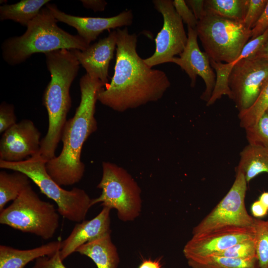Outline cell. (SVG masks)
<instances>
[{"mask_svg":"<svg viewBox=\"0 0 268 268\" xmlns=\"http://www.w3.org/2000/svg\"><path fill=\"white\" fill-rule=\"evenodd\" d=\"M116 63L110 83L98 94V101L122 112L160 99L170 86L165 72L149 67L137 54L136 34L118 28Z\"/></svg>","mask_w":268,"mask_h":268,"instance_id":"cell-1","label":"cell"},{"mask_svg":"<svg viewBox=\"0 0 268 268\" xmlns=\"http://www.w3.org/2000/svg\"><path fill=\"white\" fill-rule=\"evenodd\" d=\"M106 85L86 73L80 79V103L74 115L64 126L62 151L46 164L47 173L61 186L76 184L83 177L85 165L81 160L82 148L87 138L97 130L95 105L99 92Z\"/></svg>","mask_w":268,"mask_h":268,"instance_id":"cell-2","label":"cell"},{"mask_svg":"<svg viewBox=\"0 0 268 268\" xmlns=\"http://www.w3.org/2000/svg\"><path fill=\"white\" fill-rule=\"evenodd\" d=\"M51 80L42 98L48 115V129L41 140L40 154L47 161L56 157L55 151L61 140L67 116L71 106V85L78 74L80 64L67 49L44 54Z\"/></svg>","mask_w":268,"mask_h":268,"instance_id":"cell-3","label":"cell"},{"mask_svg":"<svg viewBox=\"0 0 268 268\" xmlns=\"http://www.w3.org/2000/svg\"><path fill=\"white\" fill-rule=\"evenodd\" d=\"M58 20L46 6L27 25L21 35L6 39L1 44L2 56L10 66L23 63L37 53L60 49H86L88 44L78 35H72L57 24Z\"/></svg>","mask_w":268,"mask_h":268,"instance_id":"cell-4","label":"cell"},{"mask_svg":"<svg viewBox=\"0 0 268 268\" xmlns=\"http://www.w3.org/2000/svg\"><path fill=\"white\" fill-rule=\"evenodd\" d=\"M47 161L39 152L19 162L0 160V168L26 174L39 187L41 193L56 203L58 212L65 218L77 223L84 220L92 206V199L83 189H63L47 173L46 169Z\"/></svg>","mask_w":268,"mask_h":268,"instance_id":"cell-5","label":"cell"},{"mask_svg":"<svg viewBox=\"0 0 268 268\" xmlns=\"http://www.w3.org/2000/svg\"><path fill=\"white\" fill-rule=\"evenodd\" d=\"M205 53L215 62L235 61L250 40L252 30L243 21L224 18L205 10L196 27Z\"/></svg>","mask_w":268,"mask_h":268,"instance_id":"cell-6","label":"cell"},{"mask_svg":"<svg viewBox=\"0 0 268 268\" xmlns=\"http://www.w3.org/2000/svg\"><path fill=\"white\" fill-rule=\"evenodd\" d=\"M59 215L54 205L41 200L30 185L0 211V223L48 240L59 226Z\"/></svg>","mask_w":268,"mask_h":268,"instance_id":"cell-7","label":"cell"},{"mask_svg":"<svg viewBox=\"0 0 268 268\" xmlns=\"http://www.w3.org/2000/svg\"><path fill=\"white\" fill-rule=\"evenodd\" d=\"M102 176L97 187L101 194L92 200V205H101L117 211L118 218L124 222L133 221L140 214L142 200L141 190L136 182L124 169L109 162H102Z\"/></svg>","mask_w":268,"mask_h":268,"instance_id":"cell-8","label":"cell"},{"mask_svg":"<svg viewBox=\"0 0 268 268\" xmlns=\"http://www.w3.org/2000/svg\"><path fill=\"white\" fill-rule=\"evenodd\" d=\"M247 182L236 172L235 181L226 195L192 231L196 235L228 227H253L255 218L247 211L245 199Z\"/></svg>","mask_w":268,"mask_h":268,"instance_id":"cell-9","label":"cell"},{"mask_svg":"<svg viewBox=\"0 0 268 268\" xmlns=\"http://www.w3.org/2000/svg\"><path fill=\"white\" fill-rule=\"evenodd\" d=\"M154 8L162 15L163 25L157 34L155 50L150 57L144 59L150 67L166 63H171L175 56L180 55L185 48L188 42L183 22L171 0H154Z\"/></svg>","mask_w":268,"mask_h":268,"instance_id":"cell-10","label":"cell"},{"mask_svg":"<svg viewBox=\"0 0 268 268\" xmlns=\"http://www.w3.org/2000/svg\"><path fill=\"white\" fill-rule=\"evenodd\" d=\"M254 237L253 227L222 228L193 235L183 252L187 260L197 259L214 255Z\"/></svg>","mask_w":268,"mask_h":268,"instance_id":"cell-11","label":"cell"},{"mask_svg":"<svg viewBox=\"0 0 268 268\" xmlns=\"http://www.w3.org/2000/svg\"><path fill=\"white\" fill-rule=\"evenodd\" d=\"M41 133L30 120L16 123L3 133L0 140V160L15 162L40 152Z\"/></svg>","mask_w":268,"mask_h":268,"instance_id":"cell-12","label":"cell"},{"mask_svg":"<svg viewBox=\"0 0 268 268\" xmlns=\"http://www.w3.org/2000/svg\"><path fill=\"white\" fill-rule=\"evenodd\" d=\"M188 28V42L179 57H174L171 63L178 65L191 79V86L196 85L197 77L200 76L205 83V88L201 98L206 103L210 99L216 83V74L212 67L208 56L202 52L198 45L196 29Z\"/></svg>","mask_w":268,"mask_h":268,"instance_id":"cell-13","label":"cell"},{"mask_svg":"<svg viewBox=\"0 0 268 268\" xmlns=\"http://www.w3.org/2000/svg\"><path fill=\"white\" fill-rule=\"evenodd\" d=\"M46 6L58 21L74 28L77 35L89 45L105 30L131 25L134 18L131 10L109 17H82L67 14L53 3H49Z\"/></svg>","mask_w":268,"mask_h":268,"instance_id":"cell-14","label":"cell"},{"mask_svg":"<svg viewBox=\"0 0 268 268\" xmlns=\"http://www.w3.org/2000/svg\"><path fill=\"white\" fill-rule=\"evenodd\" d=\"M117 47V31L113 30L109 35L90 45L86 49L69 50L75 56L80 65L91 77L108 83V70Z\"/></svg>","mask_w":268,"mask_h":268,"instance_id":"cell-15","label":"cell"},{"mask_svg":"<svg viewBox=\"0 0 268 268\" xmlns=\"http://www.w3.org/2000/svg\"><path fill=\"white\" fill-rule=\"evenodd\" d=\"M110 210L103 207L95 217L75 224L69 236L61 242L60 254L63 261L80 246L111 233Z\"/></svg>","mask_w":268,"mask_h":268,"instance_id":"cell-16","label":"cell"},{"mask_svg":"<svg viewBox=\"0 0 268 268\" xmlns=\"http://www.w3.org/2000/svg\"><path fill=\"white\" fill-rule=\"evenodd\" d=\"M61 242L52 241L27 250H20L10 246L0 245V268H24L30 262L39 257L51 256L60 250Z\"/></svg>","mask_w":268,"mask_h":268,"instance_id":"cell-17","label":"cell"},{"mask_svg":"<svg viewBox=\"0 0 268 268\" xmlns=\"http://www.w3.org/2000/svg\"><path fill=\"white\" fill-rule=\"evenodd\" d=\"M81 255L91 259L97 268H118L120 258L111 233L88 242L76 250Z\"/></svg>","mask_w":268,"mask_h":268,"instance_id":"cell-18","label":"cell"},{"mask_svg":"<svg viewBox=\"0 0 268 268\" xmlns=\"http://www.w3.org/2000/svg\"><path fill=\"white\" fill-rule=\"evenodd\" d=\"M236 172L242 173L248 183L262 173L268 174V149L249 144L241 152Z\"/></svg>","mask_w":268,"mask_h":268,"instance_id":"cell-19","label":"cell"},{"mask_svg":"<svg viewBox=\"0 0 268 268\" xmlns=\"http://www.w3.org/2000/svg\"><path fill=\"white\" fill-rule=\"evenodd\" d=\"M49 0H21L12 4L0 6V20H11L23 26L36 17L43 6L49 3Z\"/></svg>","mask_w":268,"mask_h":268,"instance_id":"cell-20","label":"cell"},{"mask_svg":"<svg viewBox=\"0 0 268 268\" xmlns=\"http://www.w3.org/2000/svg\"><path fill=\"white\" fill-rule=\"evenodd\" d=\"M0 172V211L9 201H14L30 185L31 180L24 173L14 171Z\"/></svg>","mask_w":268,"mask_h":268,"instance_id":"cell-21","label":"cell"},{"mask_svg":"<svg viewBox=\"0 0 268 268\" xmlns=\"http://www.w3.org/2000/svg\"><path fill=\"white\" fill-rule=\"evenodd\" d=\"M248 0H206V11L227 19L243 21Z\"/></svg>","mask_w":268,"mask_h":268,"instance_id":"cell-22","label":"cell"},{"mask_svg":"<svg viewBox=\"0 0 268 268\" xmlns=\"http://www.w3.org/2000/svg\"><path fill=\"white\" fill-rule=\"evenodd\" d=\"M188 264L191 268H258L256 258L243 260L209 256L188 260Z\"/></svg>","mask_w":268,"mask_h":268,"instance_id":"cell-23","label":"cell"},{"mask_svg":"<svg viewBox=\"0 0 268 268\" xmlns=\"http://www.w3.org/2000/svg\"><path fill=\"white\" fill-rule=\"evenodd\" d=\"M268 109V80L253 105L239 112L240 125L245 129L254 125Z\"/></svg>","mask_w":268,"mask_h":268,"instance_id":"cell-24","label":"cell"},{"mask_svg":"<svg viewBox=\"0 0 268 268\" xmlns=\"http://www.w3.org/2000/svg\"><path fill=\"white\" fill-rule=\"evenodd\" d=\"M253 228L258 268H268V219L255 218Z\"/></svg>","mask_w":268,"mask_h":268,"instance_id":"cell-25","label":"cell"},{"mask_svg":"<svg viewBox=\"0 0 268 268\" xmlns=\"http://www.w3.org/2000/svg\"><path fill=\"white\" fill-rule=\"evenodd\" d=\"M249 144L268 149V114L265 113L253 125L245 129Z\"/></svg>","mask_w":268,"mask_h":268,"instance_id":"cell-26","label":"cell"},{"mask_svg":"<svg viewBox=\"0 0 268 268\" xmlns=\"http://www.w3.org/2000/svg\"><path fill=\"white\" fill-rule=\"evenodd\" d=\"M211 256L225 257L243 260L256 258L255 238L254 237L243 241L223 251Z\"/></svg>","mask_w":268,"mask_h":268,"instance_id":"cell-27","label":"cell"},{"mask_svg":"<svg viewBox=\"0 0 268 268\" xmlns=\"http://www.w3.org/2000/svg\"><path fill=\"white\" fill-rule=\"evenodd\" d=\"M268 0H248L246 14L243 21L246 27L251 29L262 15Z\"/></svg>","mask_w":268,"mask_h":268,"instance_id":"cell-28","label":"cell"},{"mask_svg":"<svg viewBox=\"0 0 268 268\" xmlns=\"http://www.w3.org/2000/svg\"><path fill=\"white\" fill-rule=\"evenodd\" d=\"M13 105L2 102L0 105V133H3L16 123Z\"/></svg>","mask_w":268,"mask_h":268,"instance_id":"cell-29","label":"cell"},{"mask_svg":"<svg viewBox=\"0 0 268 268\" xmlns=\"http://www.w3.org/2000/svg\"><path fill=\"white\" fill-rule=\"evenodd\" d=\"M173 4L176 12L182 21L193 29H196L198 20L196 19L193 11L189 8L185 0H174Z\"/></svg>","mask_w":268,"mask_h":268,"instance_id":"cell-30","label":"cell"},{"mask_svg":"<svg viewBox=\"0 0 268 268\" xmlns=\"http://www.w3.org/2000/svg\"><path fill=\"white\" fill-rule=\"evenodd\" d=\"M32 268H67L63 263L60 250L51 256L38 258Z\"/></svg>","mask_w":268,"mask_h":268,"instance_id":"cell-31","label":"cell"},{"mask_svg":"<svg viewBox=\"0 0 268 268\" xmlns=\"http://www.w3.org/2000/svg\"><path fill=\"white\" fill-rule=\"evenodd\" d=\"M268 29V0L265 8L255 26L252 29L250 40L263 34Z\"/></svg>","mask_w":268,"mask_h":268,"instance_id":"cell-32","label":"cell"},{"mask_svg":"<svg viewBox=\"0 0 268 268\" xmlns=\"http://www.w3.org/2000/svg\"><path fill=\"white\" fill-rule=\"evenodd\" d=\"M187 4L192 9V11L196 19L200 20L204 14V0H185Z\"/></svg>","mask_w":268,"mask_h":268,"instance_id":"cell-33","label":"cell"},{"mask_svg":"<svg viewBox=\"0 0 268 268\" xmlns=\"http://www.w3.org/2000/svg\"><path fill=\"white\" fill-rule=\"evenodd\" d=\"M81 2L84 7L94 12L104 10L107 4V2L103 0H82Z\"/></svg>","mask_w":268,"mask_h":268,"instance_id":"cell-34","label":"cell"},{"mask_svg":"<svg viewBox=\"0 0 268 268\" xmlns=\"http://www.w3.org/2000/svg\"><path fill=\"white\" fill-rule=\"evenodd\" d=\"M251 211L254 218H260L265 216L268 214V209L258 200L252 203Z\"/></svg>","mask_w":268,"mask_h":268,"instance_id":"cell-35","label":"cell"},{"mask_svg":"<svg viewBox=\"0 0 268 268\" xmlns=\"http://www.w3.org/2000/svg\"><path fill=\"white\" fill-rule=\"evenodd\" d=\"M138 268H163L160 259H144Z\"/></svg>","mask_w":268,"mask_h":268,"instance_id":"cell-36","label":"cell"},{"mask_svg":"<svg viewBox=\"0 0 268 268\" xmlns=\"http://www.w3.org/2000/svg\"><path fill=\"white\" fill-rule=\"evenodd\" d=\"M251 58L263 59L268 61V41Z\"/></svg>","mask_w":268,"mask_h":268,"instance_id":"cell-37","label":"cell"},{"mask_svg":"<svg viewBox=\"0 0 268 268\" xmlns=\"http://www.w3.org/2000/svg\"><path fill=\"white\" fill-rule=\"evenodd\" d=\"M259 201L268 209V192L262 193Z\"/></svg>","mask_w":268,"mask_h":268,"instance_id":"cell-38","label":"cell"},{"mask_svg":"<svg viewBox=\"0 0 268 268\" xmlns=\"http://www.w3.org/2000/svg\"><path fill=\"white\" fill-rule=\"evenodd\" d=\"M266 113H267L268 114V110H267V111H266Z\"/></svg>","mask_w":268,"mask_h":268,"instance_id":"cell-39","label":"cell"}]
</instances>
